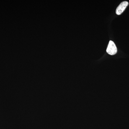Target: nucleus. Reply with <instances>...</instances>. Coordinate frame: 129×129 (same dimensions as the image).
Returning <instances> with one entry per match:
<instances>
[{"instance_id": "f257e3e1", "label": "nucleus", "mask_w": 129, "mask_h": 129, "mask_svg": "<svg viewBox=\"0 0 129 129\" xmlns=\"http://www.w3.org/2000/svg\"><path fill=\"white\" fill-rule=\"evenodd\" d=\"M117 49L113 42L110 41L107 49V52L111 55H113L117 53Z\"/></svg>"}, {"instance_id": "f03ea898", "label": "nucleus", "mask_w": 129, "mask_h": 129, "mask_svg": "<svg viewBox=\"0 0 129 129\" xmlns=\"http://www.w3.org/2000/svg\"><path fill=\"white\" fill-rule=\"evenodd\" d=\"M128 5V3L127 1L123 2L117 8L116 10V14L118 15L122 14Z\"/></svg>"}]
</instances>
